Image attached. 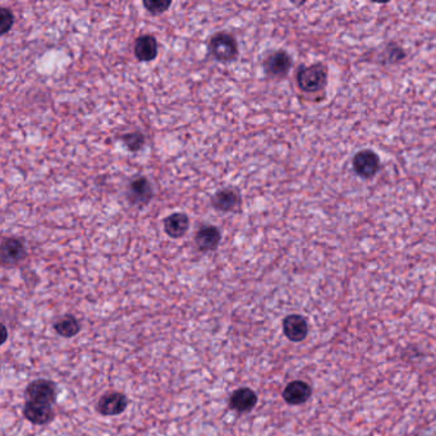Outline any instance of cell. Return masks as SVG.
<instances>
[{
    "instance_id": "1",
    "label": "cell",
    "mask_w": 436,
    "mask_h": 436,
    "mask_svg": "<svg viewBox=\"0 0 436 436\" xmlns=\"http://www.w3.org/2000/svg\"><path fill=\"white\" fill-rule=\"evenodd\" d=\"M328 82V69L324 64L316 63L308 67H301L297 73V84L305 93L321 91Z\"/></svg>"
},
{
    "instance_id": "2",
    "label": "cell",
    "mask_w": 436,
    "mask_h": 436,
    "mask_svg": "<svg viewBox=\"0 0 436 436\" xmlns=\"http://www.w3.org/2000/svg\"><path fill=\"white\" fill-rule=\"evenodd\" d=\"M209 52L219 61H231L238 55V44L231 34L218 32L209 41Z\"/></svg>"
},
{
    "instance_id": "3",
    "label": "cell",
    "mask_w": 436,
    "mask_h": 436,
    "mask_svg": "<svg viewBox=\"0 0 436 436\" xmlns=\"http://www.w3.org/2000/svg\"><path fill=\"white\" fill-rule=\"evenodd\" d=\"M353 169L363 180H371L380 169V158L372 150H361L353 158Z\"/></svg>"
},
{
    "instance_id": "4",
    "label": "cell",
    "mask_w": 436,
    "mask_h": 436,
    "mask_svg": "<svg viewBox=\"0 0 436 436\" xmlns=\"http://www.w3.org/2000/svg\"><path fill=\"white\" fill-rule=\"evenodd\" d=\"M26 395L28 402L53 404L57 399V388L50 380L39 379L27 386Z\"/></svg>"
},
{
    "instance_id": "5",
    "label": "cell",
    "mask_w": 436,
    "mask_h": 436,
    "mask_svg": "<svg viewBox=\"0 0 436 436\" xmlns=\"http://www.w3.org/2000/svg\"><path fill=\"white\" fill-rule=\"evenodd\" d=\"M310 326L302 315L293 314L283 320V333L291 342H303L307 338Z\"/></svg>"
},
{
    "instance_id": "6",
    "label": "cell",
    "mask_w": 436,
    "mask_h": 436,
    "mask_svg": "<svg viewBox=\"0 0 436 436\" xmlns=\"http://www.w3.org/2000/svg\"><path fill=\"white\" fill-rule=\"evenodd\" d=\"M292 68L291 55L284 50H278L267 55L264 61L266 75L272 77L282 78L288 75Z\"/></svg>"
},
{
    "instance_id": "7",
    "label": "cell",
    "mask_w": 436,
    "mask_h": 436,
    "mask_svg": "<svg viewBox=\"0 0 436 436\" xmlns=\"http://www.w3.org/2000/svg\"><path fill=\"white\" fill-rule=\"evenodd\" d=\"M154 191L151 183L145 177H137L129 183L127 197L132 205H146L151 201Z\"/></svg>"
},
{
    "instance_id": "8",
    "label": "cell",
    "mask_w": 436,
    "mask_h": 436,
    "mask_svg": "<svg viewBox=\"0 0 436 436\" xmlns=\"http://www.w3.org/2000/svg\"><path fill=\"white\" fill-rule=\"evenodd\" d=\"M312 388L302 380H294L287 385L283 390V399L291 406H301L311 398Z\"/></svg>"
},
{
    "instance_id": "9",
    "label": "cell",
    "mask_w": 436,
    "mask_h": 436,
    "mask_svg": "<svg viewBox=\"0 0 436 436\" xmlns=\"http://www.w3.org/2000/svg\"><path fill=\"white\" fill-rule=\"evenodd\" d=\"M25 243L18 238H6L1 243L3 265H16L26 257Z\"/></svg>"
},
{
    "instance_id": "10",
    "label": "cell",
    "mask_w": 436,
    "mask_h": 436,
    "mask_svg": "<svg viewBox=\"0 0 436 436\" xmlns=\"http://www.w3.org/2000/svg\"><path fill=\"white\" fill-rule=\"evenodd\" d=\"M129 399L124 394L114 392L108 393L100 398L97 403V410L104 416H117L126 410Z\"/></svg>"
},
{
    "instance_id": "11",
    "label": "cell",
    "mask_w": 436,
    "mask_h": 436,
    "mask_svg": "<svg viewBox=\"0 0 436 436\" xmlns=\"http://www.w3.org/2000/svg\"><path fill=\"white\" fill-rule=\"evenodd\" d=\"M256 404L257 394L249 388H240L234 390L229 399L231 410H237L240 413L254 410Z\"/></svg>"
},
{
    "instance_id": "12",
    "label": "cell",
    "mask_w": 436,
    "mask_h": 436,
    "mask_svg": "<svg viewBox=\"0 0 436 436\" xmlns=\"http://www.w3.org/2000/svg\"><path fill=\"white\" fill-rule=\"evenodd\" d=\"M23 415L30 422L35 425H46L54 417V410L49 404L27 402L23 408Z\"/></svg>"
},
{
    "instance_id": "13",
    "label": "cell",
    "mask_w": 436,
    "mask_h": 436,
    "mask_svg": "<svg viewBox=\"0 0 436 436\" xmlns=\"http://www.w3.org/2000/svg\"><path fill=\"white\" fill-rule=\"evenodd\" d=\"M222 240V233L214 225H204L196 234V245L202 252L214 251Z\"/></svg>"
},
{
    "instance_id": "14",
    "label": "cell",
    "mask_w": 436,
    "mask_h": 436,
    "mask_svg": "<svg viewBox=\"0 0 436 436\" xmlns=\"http://www.w3.org/2000/svg\"><path fill=\"white\" fill-rule=\"evenodd\" d=\"M240 204V193L233 189H222L218 191L211 200V205L214 206V209L222 213L233 211Z\"/></svg>"
},
{
    "instance_id": "15",
    "label": "cell",
    "mask_w": 436,
    "mask_h": 436,
    "mask_svg": "<svg viewBox=\"0 0 436 436\" xmlns=\"http://www.w3.org/2000/svg\"><path fill=\"white\" fill-rule=\"evenodd\" d=\"M135 55L140 61H151L158 57V41L153 35H141L137 37Z\"/></svg>"
},
{
    "instance_id": "16",
    "label": "cell",
    "mask_w": 436,
    "mask_h": 436,
    "mask_svg": "<svg viewBox=\"0 0 436 436\" xmlns=\"http://www.w3.org/2000/svg\"><path fill=\"white\" fill-rule=\"evenodd\" d=\"M189 229V218L184 213H174L164 220V231L171 238L183 237Z\"/></svg>"
},
{
    "instance_id": "17",
    "label": "cell",
    "mask_w": 436,
    "mask_h": 436,
    "mask_svg": "<svg viewBox=\"0 0 436 436\" xmlns=\"http://www.w3.org/2000/svg\"><path fill=\"white\" fill-rule=\"evenodd\" d=\"M55 332L64 337V338H72L75 335L79 333V323L77 319L72 315H66V316L60 317L59 320L55 323L54 325Z\"/></svg>"
},
{
    "instance_id": "18",
    "label": "cell",
    "mask_w": 436,
    "mask_h": 436,
    "mask_svg": "<svg viewBox=\"0 0 436 436\" xmlns=\"http://www.w3.org/2000/svg\"><path fill=\"white\" fill-rule=\"evenodd\" d=\"M122 141L131 153H137L145 146V136L141 132H129L122 136Z\"/></svg>"
},
{
    "instance_id": "19",
    "label": "cell",
    "mask_w": 436,
    "mask_h": 436,
    "mask_svg": "<svg viewBox=\"0 0 436 436\" xmlns=\"http://www.w3.org/2000/svg\"><path fill=\"white\" fill-rule=\"evenodd\" d=\"M171 6V1H163V0H145L144 1V7L154 16L163 15Z\"/></svg>"
},
{
    "instance_id": "20",
    "label": "cell",
    "mask_w": 436,
    "mask_h": 436,
    "mask_svg": "<svg viewBox=\"0 0 436 436\" xmlns=\"http://www.w3.org/2000/svg\"><path fill=\"white\" fill-rule=\"evenodd\" d=\"M15 25V16L8 8L0 9V31L1 35L8 34L10 28Z\"/></svg>"
},
{
    "instance_id": "21",
    "label": "cell",
    "mask_w": 436,
    "mask_h": 436,
    "mask_svg": "<svg viewBox=\"0 0 436 436\" xmlns=\"http://www.w3.org/2000/svg\"><path fill=\"white\" fill-rule=\"evenodd\" d=\"M386 53H388V55H389V60H390V63L399 61V60H402L403 58L406 57V54L403 52L402 48H399V46H398V45H395V44L389 45V46H388V49H386Z\"/></svg>"
}]
</instances>
